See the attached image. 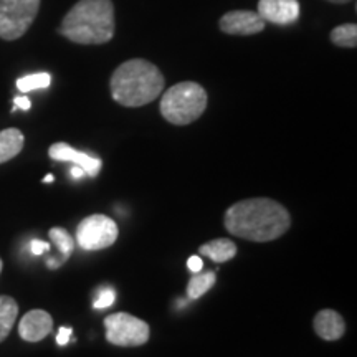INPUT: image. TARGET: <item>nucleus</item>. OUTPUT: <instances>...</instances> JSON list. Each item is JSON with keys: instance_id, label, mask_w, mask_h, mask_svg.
I'll list each match as a JSON object with an SVG mask.
<instances>
[{"instance_id": "f03ea898", "label": "nucleus", "mask_w": 357, "mask_h": 357, "mask_svg": "<svg viewBox=\"0 0 357 357\" xmlns=\"http://www.w3.org/2000/svg\"><path fill=\"white\" fill-rule=\"evenodd\" d=\"M164 75L147 60L134 58L124 61L111 77V96L126 108H139L153 102L164 91Z\"/></svg>"}, {"instance_id": "9d476101", "label": "nucleus", "mask_w": 357, "mask_h": 357, "mask_svg": "<svg viewBox=\"0 0 357 357\" xmlns=\"http://www.w3.org/2000/svg\"><path fill=\"white\" fill-rule=\"evenodd\" d=\"M48 155H50L53 160L71 162L73 166L82 167L84 174H88L89 177H96L102 167L101 159L93 158V155H89L86 153H79V151L73 149V147L65 144V142H56V144L50 146V149H48Z\"/></svg>"}, {"instance_id": "4468645a", "label": "nucleus", "mask_w": 357, "mask_h": 357, "mask_svg": "<svg viewBox=\"0 0 357 357\" xmlns=\"http://www.w3.org/2000/svg\"><path fill=\"white\" fill-rule=\"evenodd\" d=\"M200 255L211 258L215 263H225L236 255V245L229 238H217L199 248Z\"/></svg>"}, {"instance_id": "f257e3e1", "label": "nucleus", "mask_w": 357, "mask_h": 357, "mask_svg": "<svg viewBox=\"0 0 357 357\" xmlns=\"http://www.w3.org/2000/svg\"><path fill=\"white\" fill-rule=\"evenodd\" d=\"M225 229L250 242H271L291 227L289 212L273 199H247L225 212Z\"/></svg>"}, {"instance_id": "20e7f679", "label": "nucleus", "mask_w": 357, "mask_h": 357, "mask_svg": "<svg viewBox=\"0 0 357 357\" xmlns=\"http://www.w3.org/2000/svg\"><path fill=\"white\" fill-rule=\"evenodd\" d=\"M207 108V93L194 82H182L174 84L162 95L160 114L176 126H185L194 123Z\"/></svg>"}, {"instance_id": "412c9836", "label": "nucleus", "mask_w": 357, "mask_h": 357, "mask_svg": "<svg viewBox=\"0 0 357 357\" xmlns=\"http://www.w3.org/2000/svg\"><path fill=\"white\" fill-rule=\"evenodd\" d=\"M71 334H73V329L71 328H60L56 334V344L58 346H66L70 342Z\"/></svg>"}, {"instance_id": "4be33fe9", "label": "nucleus", "mask_w": 357, "mask_h": 357, "mask_svg": "<svg viewBox=\"0 0 357 357\" xmlns=\"http://www.w3.org/2000/svg\"><path fill=\"white\" fill-rule=\"evenodd\" d=\"M30 248H32V253L33 255H42L43 252H48L50 250V243L48 242H42V240H32V243H30Z\"/></svg>"}, {"instance_id": "bb28decb", "label": "nucleus", "mask_w": 357, "mask_h": 357, "mask_svg": "<svg viewBox=\"0 0 357 357\" xmlns=\"http://www.w3.org/2000/svg\"><path fill=\"white\" fill-rule=\"evenodd\" d=\"M43 182H53V176H52V174H48V176L43 178Z\"/></svg>"}, {"instance_id": "aec40b11", "label": "nucleus", "mask_w": 357, "mask_h": 357, "mask_svg": "<svg viewBox=\"0 0 357 357\" xmlns=\"http://www.w3.org/2000/svg\"><path fill=\"white\" fill-rule=\"evenodd\" d=\"M116 301V293L114 289L111 288H101L98 296L95 298V303H93V307L95 310H105V307H109Z\"/></svg>"}, {"instance_id": "393cba45", "label": "nucleus", "mask_w": 357, "mask_h": 357, "mask_svg": "<svg viewBox=\"0 0 357 357\" xmlns=\"http://www.w3.org/2000/svg\"><path fill=\"white\" fill-rule=\"evenodd\" d=\"M83 176H84V171H83L82 167H78V166L71 167V177L79 178V177H83Z\"/></svg>"}, {"instance_id": "9b49d317", "label": "nucleus", "mask_w": 357, "mask_h": 357, "mask_svg": "<svg viewBox=\"0 0 357 357\" xmlns=\"http://www.w3.org/2000/svg\"><path fill=\"white\" fill-rule=\"evenodd\" d=\"M53 319L47 311L33 310L29 311L24 318L20 319L19 334L24 341L38 342L52 333Z\"/></svg>"}, {"instance_id": "0eeeda50", "label": "nucleus", "mask_w": 357, "mask_h": 357, "mask_svg": "<svg viewBox=\"0 0 357 357\" xmlns=\"http://www.w3.org/2000/svg\"><path fill=\"white\" fill-rule=\"evenodd\" d=\"M118 225L113 218L102 213H95L83 218L77 229V242L83 250L96 252L108 248L118 240Z\"/></svg>"}, {"instance_id": "a878e982", "label": "nucleus", "mask_w": 357, "mask_h": 357, "mask_svg": "<svg viewBox=\"0 0 357 357\" xmlns=\"http://www.w3.org/2000/svg\"><path fill=\"white\" fill-rule=\"evenodd\" d=\"M328 2H333V3H347V2H351V0H328Z\"/></svg>"}, {"instance_id": "423d86ee", "label": "nucleus", "mask_w": 357, "mask_h": 357, "mask_svg": "<svg viewBox=\"0 0 357 357\" xmlns=\"http://www.w3.org/2000/svg\"><path fill=\"white\" fill-rule=\"evenodd\" d=\"M106 339L119 347L142 346L149 341V326L128 312H114L105 319Z\"/></svg>"}, {"instance_id": "b1692460", "label": "nucleus", "mask_w": 357, "mask_h": 357, "mask_svg": "<svg viewBox=\"0 0 357 357\" xmlns=\"http://www.w3.org/2000/svg\"><path fill=\"white\" fill-rule=\"evenodd\" d=\"M13 105H15V109L20 108L24 111H29L30 106H32V102H30V100L26 96H17L15 100H13Z\"/></svg>"}, {"instance_id": "6ab92c4d", "label": "nucleus", "mask_w": 357, "mask_h": 357, "mask_svg": "<svg viewBox=\"0 0 357 357\" xmlns=\"http://www.w3.org/2000/svg\"><path fill=\"white\" fill-rule=\"evenodd\" d=\"M48 235H50L52 242H55L58 250H60V253L63 255V261L68 260V257L73 253L75 248V242L68 231L61 229V227H53V229L48 231Z\"/></svg>"}, {"instance_id": "2eb2a0df", "label": "nucleus", "mask_w": 357, "mask_h": 357, "mask_svg": "<svg viewBox=\"0 0 357 357\" xmlns=\"http://www.w3.org/2000/svg\"><path fill=\"white\" fill-rule=\"evenodd\" d=\"M19 316V305L10 296H0V342L10 334L13 324Z\"/></svg>"}, {"instance_id": "a211bd4d", "label": "nucleus", "mask_w": 357, "mask_h": 357, "mask_svg": "<svg viewBox=\"0 0 357 357\" xmlns=\"http://www.w3.org/2000/svg\"><path fill=\"white\" fill-rule=\"evenodd\" d=\"M52 83V77L48 73H35V75H26L17 79V88L22 93H30L35 89H43L48 88Z\"/></svg>"}, {"instance_id": "f3484780", "label": "nucleus", "mask_w": 357, "mask_h": 357, "mask_svg": "<svg viewBox=\"0 0 357 357\" xmlns=\"http://www.w3.org/2000/svg\"><path fill=\"white\" fill-rule=\"evenodd\" d=\"M331 42L342 48H356L357 47V25L344 24L339 25L331 32Z\"/></svg>"}, {"instance_id": "f8f14e48", "label": "nucleus", "mask_w": 357, "mask_h": 357, "mask_svg": "<svg viewBox=\"0 0 357 357\" xmlns=\"http://www.w3.org/2000/svg\"><path fill=\"white\" fill-rule=\"evenodd\" d=\"M314 331L324 341H337L346 331L344 318L334 310H323L314 318Z\"/></svg>"}, {"instance_id": "dca6fc26", "label": "nucleus", "mask_w": 357, "mask_h": 357, "mask_svg": "<svg viewBox=\"0 0 357 357\" xmlns=\"http://www.w3.org/2000/svg\"><path fill=\"white\" fill-rule=\"evenodd\" d=\"M217 281V275L213 271H205V273H195L194 278L187 284V296L189 300H199L202 294L211 289Z\"/></svg>"}, {"instance_id": "ddd939ff", "label": "nucleus", "mask_w": 357, "mask_h": 357, "mask_svg": "<svg viewBox=\"0 0 357 357\" xmlns=\"http://www.w3.org/2000/svg\"><path fill=\"white\" fill-rule=\"evenodd\" d=\"M24 134L19 129L10 128L0 131V164L19 155L24 149Z\"/></svg>"}, {"instance_id": "39448f33", "label": "nucleus", "mask_w": 357, "mask_h": 357, "mask_svg": "<svg viewBox=\"0 0 357 357\" xmlns=\"http://www.w3.org/2000/svg\"><path fill=\"white\" fill-rule=\"evenodd\" d=\"M40 10V0H0V38L24 37Z\"/></svg>"}, {"instance_id": "1a4fd4ad", "label": "nucleus", "mask_w": 357, "mask_h": 357, "mask_svg": "<svg viewBox=\"0 0 357 357\" xmlns=\"http://www.w3.org/2000/svg\"><path fill=\"white\" fill-rule=\"evenodd\" d=\"M258 15L265 22L275 25H291L300 19V2L298 0H260Z\"/></svg>"}, {"instance_id": "7ed1b4c3", "label": "nucleus", "mask_w": 357, "mask_h": 357, "mask_svg": "<svg viewBox=\"0 0 357 357\" xmlns=\"http://www.w3.org/2000/svg\"><path fill=\"white\" fill-rule=\"evenodd\" d=\"M58 32L79 45H102L114 37V6L111 0H79L70 8Z\"/></svg>"}, {"instance_id": "5701e85b", "label": "nucleus", "mask_w": 357, "mask_h": 357, "mask_svg": "<svg viewBox=\"0 0 357 357\" xmlns=\"http://www.w3.org/2000/svg\"><path fill=\"white\" fill-rule=\"evenodd\" d=\"M187 266H189V270L192 273H200V270L204 268V263L200 260V257H190L189 261H187Z\"/></svg>"}, {"instance_id": "cd10ccee", "label": "nucleus", "mask_w": 357, "mask_h": 357, "mask_svg": "<svg viewBox=\"0 0 357 357\" xmlns=\"http://www.w3.org/2000/svg\"><path fill=\"white\" fill-rule=\"evenodd\" d=\"M2 266H3V263H2V260H0V271H2Z\"/></svg>"}, {"instance_id": "6e6552de", "label": "nucleus", "mask_w": 357, "mask_h": 357, "mask_svg": "<svg viewBox=\"0 0 357 357\" xmlns=\"http://www.w3.org/2000/svg\"><path fill=\"white\" fill-rule=\"evenodd\" d=\"M266 22L257 12L231 10L220 19V30L229 35H255L265 30Z\"/></svg>"}]
</instances>
